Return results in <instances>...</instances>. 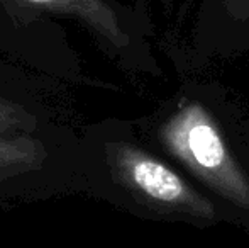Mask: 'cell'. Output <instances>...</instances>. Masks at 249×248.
Listing matches in <instances>:
<instances>
[{
  "instance_id": "52a82bcc",
  "label": "cell",
  "mask_w": 249,
  "mask_h": 248,
  "mask_svg": "<svg viewBox=\"0 0 249 248\" xmlns=\"http://www.w3.org/2000/svg\"><path fill=\"white\" fill-rule=\"evenodd\" d=\"M244 2H249V0H244Z\"/></svg>"
},
{
  "instance_id": "6da1fadb",
  "label": "cell",
  "mask_w": 249,
  "mask_h": 248,
  "mask_svg": "<svg viewBox=\"0 0 249 248\" xmlns=\"http://www.w3.org/2000/svg\"><path fill=\"white\" fill-rule=\"evenodd\" d=\"M141 136L249 235V107L213 82H185L134 117Z\"/></svg>"
},
{
  "instance_id": "5b68a950",
  "label": "cell",
  "mask_w": 249,
  "mask_h": 248,
  "mask_svg": "<svg viewBox=\"0 0 249 248\" xmlns=\"http://www.w3.org/2000/svg\"><path fill=\"white\" fill-rule=\"evenodd\" d=\"M53 123L56 121L37 100L0 90V133L34 131Z\"/></svg>"
},
{
  "instance_id": "3957f363",
  "label": "cell",
  "mask_w": 249,
  "mask_h": 248,
  "mask_svg": "<svg viewBox=\"0 0 249 248\" xmlns=\"http://www.w3.org/2000/svg\"><path fill=\"white\" fill-rule=\"evenodd\" d=\"M83 194L78 131L59 123L0 133V206Z\"/></svg>"
},
{
  "instance_id": "277c9868",
  "label": "cell",
  "mask_w": 249,
  "mask_h": 248,
  "mask_svg": "<svg viewBox=\"0 0 249 248\" xmlns=\"http://www.w3.org/2000/svg\"><path fill=\"white\" fill-rule=\"evenodd\" d=\"M14 10L34 14H51L76 19L95 34L110 57L122 68L136 73L160 75L154 58L142 48V43L134 38L117 10L105 0H2Z\"/></svg>"
},
{
  "instance_id": "8992f818",
  "label": "cell",
  "mask_w": 249,
  "mask_h": 248,
  "mask_svg": "<svg viewBox=\"0 0 249 248\" xmlns=\"http://www.w3.org/2000/svg\"><path fill=\"white\" fill-rule=\"evenodd\" d=\"M248 107H249V100H248Z\"/></svg>"
},
{
  "instance_id": "7a4b0ae2",
  "label": "cell",
  "mask_w": 249,
  "mask_h": 248,
  "mask_svg": "<svg viewBox=\"0 0 249 248\" xmlns=\"http://www.w3.org/2000/svg\"><path fill=\"white\" fill-rule=\"evenodd\" d=\"M83 194L154 223L229 225L222 208L141 136L134 119L105 117L78 131Z\"/></svg>"
}]
</instances>
